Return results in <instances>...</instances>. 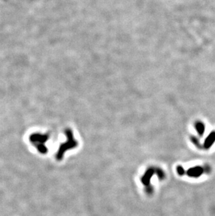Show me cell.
<instances>
[{
    "mask_svg": "<svg viewBox=\"0 0 215 216\" xmlns=\"http://www.w3.org/2000/svg\"><path fill=\"white\" fill-rule=\"evenodd\" d=\"M65 134L67 137V141L65 143L61 144L56 155V159L59 161L62 160L66 150H71V149L76 148L78 146V142L73 138L72 131L70 129H67L65 131Z\"/></svg>",
    "mask_w": 215,
    "mask_h": 216,
    "instance_id": "1",
    "label": "cell"
},
{
    "mask_svg": "<svg viewBox=\"0 0 215 216\" xmlns=\"http://www.w3.org/2000/svg\"><path fill=\"white\" fill-rule=\"evenodd\" d=\"M155 173L159 176L160 179H163L165 177V174L162 170L160 169H155L154 168H149L146 171L145 173L143 176V178H141V181L146 186H149V182H150V179L153 175Z\"/></svg>",
    "mask_w": 215,
    "mask_h": 216,
    "instance_id": "2",
    "label": "cell"
},
{
    "mask_svg": "<svg viewBox=\"0 0 215 216\" xmlns=\"http://www.w3.org/2000/svg\"><path fill=\"white\" fill-rule=\"evenodd\" d=\"M49 135L41 134L39 133H34L29 136V141L34 144L36 143H43L47 142L49 139Z\"/></svg>",
    "mask_w": 215,
    "mask_h": 216,
    "instance_id": "3",
    "label": "cell"
},
{
    "mask_svg": "<svg viewBox=\"0 0 215 216\" xmlns=\"http://www.w3.org/2000/svg\"><path fill=\"white\" fill-rule=\"evenodd\" d=\"M204 172V168H203L202 167H200V166H197V167L190 168L189 169L186 171V174H187L189 177H192V178H198V177L201 176Z\"/></svg>",
    "mask_w": 215,
    "mask_h": 216,
    "instance_id": "4",
    "label": "cell"
},
{
    "mask_svg": "<svg viewBox=\"0 0 215 216\" xmlns=\"http://www.w3.org/2000/svg\"><path fill=\"white\" fill-rule=\"evenodd\" d=\"M215 142V131L212 132L207 137L206 139L205 140L204 144H203V148L206 150L210 148L212 146L213 143Z\"/></svg>",
    "mask_w": 215,
    "mask_h": 216,
    "instance_id": "5",
    "label": "cell"
},
{
    "mask_svg": "<svg viewBox=\"0 0 215 216\" xmlns=\"http://www.w3.org/2000/svg\"><path fill=\"white\" fill-rule=\"evenodd\" d=\"M195 127H196V131H197L200 136H203V134H204L205 130V127L204 124L201 121L197 122L196 123V125H195Z\"/></svg>",
    "mask_w": 215,
    "mask_h": 216,
    "instance_id": "6",
    "label": "cell"
},
{
    "mask_svg": "<svg viewBox=\"0 0 215 216\" xmlns=\"http://www.w3.org/2000/svg\"><path fill=\"white\" fill-rule=\"evenodd\" d=\"M35 146L37 148L38 151L41 154H46L48 153V149L43 143H36L34 144Z\"/></svg>",
    "mask_w": 215,
    "mask_h": 216,
    "instance_id": "7",
    "label": "cell"
},
{
    "mask_svg": "<svg viewBox=\"0 0 215 216\" xmlns=\"http://www.w3.org/2000/svg\"><path fill=\"white\" fill-rule=\"evenodd\" d=\"M191 141H192L193 143H194L195 144V145H196V146L198 147V148H201V143H200L199 141H198V140L196 138V137H194V136L191 137Z\"/></svg>",
    "mask_w": 215,
    "mask_h": 216,
    "instance_id": "8",
    "label": "cell"
},
{
    "mask_svg": "<svg viewBox=\"0 0 215 216\" xmlns=\"http://www.w3.org/2000/svg\"><path fill=\"white\" fill-rule=\"evenodd\" d=\"M177 171L178 174L180 176L184 175L185 173V171L184 169V168H183L182 167H180V166H178L177 167Z\"/></svg>",
    "mask_w": 215,
    "mask_h": 216,
    "instance_id": "9",
    "label": "cell"
}]
</instances>
